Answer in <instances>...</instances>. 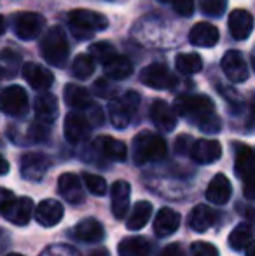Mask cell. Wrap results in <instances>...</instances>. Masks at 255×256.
<instances>
[{
    "label": "cell",
    "instance_id": "obj_1",
    "mask_svg": "<svg viewBox=\"0 0 255 256\" xmlns=\"http://www.w3.org/2000/svg\"><path fill=\"white\" fill-rule=\"evenodd\" d=\"M173 110L177 115L185 117L196 124L203 132H218L222 122L215 112V104L204 94H182L175 100Z\"/></svg>",
    "mask_w": 255,
    "mask_h": 256
},
{
    "label": "cell",
    "instance_id": "obj_2",
    "mask_svg": "<svg viewBox=\"0 0 255 256\" xmlns=\"http://www.w3.org/2000/svg\"><path fill=\"white\" fill-rule=\"evenodd\" d=\"M68 26L75 38L88 40L93 35L109 28V20L103 14L89 9H75L68 14Z\"/></svg>",
    "mask_w": 255,
    "mask_h": 256
},
{
    "label": "cell",
    "instance_id": "obj_3",
    "mask_svg": "<svg viewBox=\"0 0 255 256\" xmlns=\"http://www.w3.org/2000/svg\"><path fill=\"white\" fill-rule=\"evenodd\" d=\"M168 146L163 136L150 131H142L133 140V157L136 164L159 162L166 157Z\"/></svg>",
    "mask_w": 255,
    "mask_h": 256
},
{
    "label": "cell",
    "instance_id": "obj_4",
    "mask_svg": "<svg viewBox=\"0 0 255 256\" xmlns=\"http://www.w3.org/2000/svg\"><path fill=\"white\" fill-rule=\"evenodd\" d=\"M41 52L44 60L53 66H65L70 56V46H68L67 35L60 26H53L44 35L41 42Z\"/></svg>",
    "mask_w": 255,
    "mask_h": 256
},
{
    "label": "cell",
    "instance_id": "obj_5",
    "mask_svg": "<svg viewBox=\"0 0 255 256\" xmlns=\"http://www.w3.org/2000/svg\"><path fill=\"white\" fill-rule=\"evenodd\" d=\"M140 104V96L135 91L124 92L119 98H114L109 104V117L114 128L124 129L131 122V117Z\"/></svg>",
    "mask_w": 255,
    "mask_h": 256
},
{
    "label": "cell",
    "instance_id": "obj_6",
    "mask_svg": "<svg viewBox=\"0 0 255 256\" xmlns=\"http://www.w3.org/2000/svg\"><path fill=\"white\" fill-rule=\"evenodd\" d=\"M140 80L143 86L150 89H157V91H164V89H173L177 86V77L170 72V68L163 63H152L145 66L140 72Z\"/></svg>",
    "mask_w": 255,
    "mask_h": 256
},
{
    "label": "cell",
    "instance_id": "obj_7",
    "mask_svg": "<svg viewBox=\"0 0 255 256\" xmlns=\"http://www.w3.org/2000/svg\"><path fill=\"white\" fill-rule=\"evenodd\" d=\"M0 108L11 117H23L28 112V96L21 86H9L0 92Z\"/></svg>",
    "mask_w": 255,
    "mask_h": 256
},
{
    "label": "cell",
    "instance_id": "obj_8",
    "mask_svg": "<svg viewBox=\"0 0 255 256\" xmlns=\"http://www.w3.org/2000/svg\"><path fill=\"white\" fill-rule=\"evenodd\" d=\"M46 20L37 12H21L14 20V34L20 40H34L44 30Z\"/></svg>",
    "mask_w": 255,
    "mask_h": 256
},
{
    "label": "cell",
    "instance_id": "obj_9",
    "mask_svg": "<svg viewBox=\"0 0 255 256\" xmlns=\"http://www.w3.org/2000/svg\"><path fill=\"white\" fill-rule=\"evenodd\" d=\"M220 66L225 77L231 82H234V84H241V82L248 80V75H250L248 64H246L243 54L236 51V49H231V51L224 54Z\"/></svg>",
    "mask_w": 255,
    "mask_h": 256
},
{
    "label": "cell",
    "instance_id": "obj_10",
    "mask_svg": "<svg viewBox=\"0 0 255 256\" xmlns=\"http://www.w3.org/2000/svg\"><path fill=\"white\" fill-rule=\"evenodd\" d=\"M51 160H49L48 155L44 154H25L20 160V171L21 176L25 180H30V182H41L42 178L48 172Z\"/></svg>",
    "mask_w": 255,
    "mask_h": 256
},
{
    "label": "cell",
    "instance_id": "obj_11",
    "mask_svg": "<svg viewBox=\"0 0 255 256\" xmlns=\"http://www.w3.org/2000/svg\"><path fill=\"white\" fill-rule=\"evenodd\" d=\"M93 124L86 114L81 112H70L65 118V138L70 143H82L91 134Z\"/></svg>",
    "mask_w": 255,
    "mask_h": 256
},
{
    "label": "cell",
    "instance_id": "obj_12",
    "mask_svg": "<svg viewBox=\"0 0 255 256\" xmlns=\"http://www.w3.org/2000/svg\"><path fill=\"white\" fill-rule=\"evenodd\" d=\"M23 77L27 78V82L32 86V89L35 91H46L53 86L55 82V75L49 68L42 66L39 63H34V61H28V63L23 64Z\"/></svg>",
    "mask_w": 255,
    "mask_h": 256
},
{
    "label": "cell",
    "instance_id": "obj_13",
    "mask_svg": "<svg viewBox=\"0 0 255 256\" xmlns=\"http://www.w3.org/2000/svg\"><path fill=\"white\" fill-rule=\"evenodd\" d=\"M227 26L234 40H246L253 32V16L245 9H236L229 14Z\"/></svg>",
    "mask_w": 255,
    "mask_h": 256
},
{
    "label": "cell",
    "instance_id": "obj_14",
    "mask_svg": "<svg viewBox=\"0 0 255 256\" xmlns=\"http://www.w3.org/2000/svg\"><path fill=\"white\" fill-rule=\"evenodd\" d=\"M218 28L208 21H199L189 32V42L196 48H213L218 44Z\"/></svg>",
    "mask_w": 255,
    "mask_h": 256
},
{
    "label": "cell",
    "instance_id": "obj_15",
    "mask_svg": "<svg viewBox=\"0 0 255 256\" xmlns=\"http://www.w3.org/2000/svg\"><path fill=\"white\" fill-rule=\"evenodd\" d=\"M191 157L197 164H213L222 157V145L217 140H196L191 148Z\"/></svg>",
    "mask_w": 255,
    "mask_h": 256
},
{
    "label": "cell",
    "instance_id": "obj_16",
    "mask_svg": "<svg viewBox=\"0 0 255 256\" xmlns=\"http://www.w3.org/2000/svg\"><path fill=\"white\" fill-rule=\"evenodd\" d=\"M32 214H34V200L30 197H20V199H14L9 204V208L2 212V216L7 222L14 223L18 226H23L30 222Z\"/></svg>",
    "mask_w": 255,
    "mask_h": 256
},
{
    "label": "cell",
    "instance_id": "obj_17",
    "mask_svg": "<svg viewBox=\"0 0 255 256\" xmlns=\"http://www.w3.org/2000/svg\"><path fill=\"white\" fill-rule=\"evenodd\" d=\"M150 118H152L154 126L161 131H173L177 128V114L166 102L163 100H156L150 106Z\"/></svg>",
    "mask_w": 255,
    "mask_h": 256
},
{
    "label": "cell",
    "instance_id": "obj_18",
    "mask_svg": "<svg viewBox=\"0 0 255 256\" xmlns=\"http://www.w3.org/2000/svg\"><path fill=\"white\" fill-rule=\"evenodd\" d=\"M58 192L67 202L81 204L84 202V190H82L81 180L74 172H63L58 178Z\"/></svg>",
    "mask_w": 255,
    "mask_h": 256
},
{
    "label": "cell",
    "instance_id": "obj_19",
    "mask_svg": "<svg viewBox=\"0 0 255 256\" xmlns=\"http://www.w3.org/2000/svg\"><path fill=\"white\" fill-rule=\"evenodd\" d=\"M34 110L37 122L46 126L53 124L56 120V117H58V100L51 92H42V94H39L35 98Z\"/></svg>",
    "mask_w": 255,
    "mask_h": 256
},
{
    "label": "cell",
    "instance_id": "obj_20",
    "mask_svg": "<svg viewBox=\"0 0 255 256\" xmlns=\"http://www.w3.org/2000/svg\"><path fill=\"white\" fill-rule=\"evenodd\" d=\"M63 206L56 199H46L35 209V220L42 226H55L63 220Z\"/></svg>",
    "mask_w": 255,
    "mask_h": 256
},
{
    "label": "cell",
    "instance_id": "obj_21",
    "mask_svg": "<svg viewBox=\"0 0 255 256\" xmlns=\"http://www.w3.org/2000/svg\"><path fill=\"white\" fill-rule=\"evenodd\" d=\"M234 171L236 176L243 182L253 178L255 176V154L250 146L241 145L238 143L236 145V154H234Z\"/></svg>",
    "mask_w": 255,
    "mask_h": 256
},
{
    "label": "cell",
    "instance_id": "obj_22",
    "mask_svg": "<svg viewBox=\"0 0 255 256\" xmlns=\"http://www.w3.org/2000/svg\"><path fill=\"white\" fill-rule=\"evenodd\" d=\"M112 197V212L117 220H124L129 209V197H131V186L124 180H117L110 188Z\"/></svg>",
    "mask_w": 255,
    "mask_h": 256
},
{
    "label": "cell",
    "instance_id": "obj_23",
    "mask_svg": "<svg viewBox=\"0 0 255 256\" xmlns=\"http://www.w3.org/2000/svg\"><path fill=\"white\" fill-rule=\"evenodd\" d=\"M180 214L177 211H173L171 208H163L159 212L156 214L154 220V234L157 237H170L180 226Z\"/></svg>",
    "mask_w": 255,
    "mask_h": 256
},
{
    "label": "cell",
    "instance_id": "obj_24",
    "mask_svg": "<svg viewBox=\"0 0 255 256\" xmlns=\"http://www.w3.org/2000/svg\"><path fill=\"white\" fill-rule=\"evenodd\" d=\"M95 148L98 150L103 157L110 158L114 162H124L128 155V148L121 140H116L112 136H100L95 142Z\"/></svg>",
    "mask_w": 255,
    "mask_h": 256
},
{
    "label": "cell",
    "instance_id": "obj_25",
    "mask_svg": "<svg viewBox=\"0 0 255 256\" xmlns=\"http://www.w3.org/2000/svg\"><path fill=\"white\" fill-rule=\"evenodd\" d=\"M72 236L77 240H82V242H98L105 237V230H103V225L98 220L86 218L75 225Z\"/></svg>",
    "mask_w": 255,
    "mask_h": 256
},
{
    "label": "cell",
    "instance_id": "obj_26",
    "mask_svg": "<svg viewBox=\"0 0 255 256\" xmlns=\"http://www.w3.org/2000/svg\"><path fill=\"white\" fill-rule=\"evenodd\" d=\"M231 194H232V186H231V182L227 180V176L215 174L206 188V199L210 200L211 204L222 206L231 199Z\"/></svg>",
    "mask_w": 255,
    "mask_h": 256
},
{
    "label": "cell",
    "instance_id": "obj_27",
    "mask_svg": "<svg viewBox=\"0 0 255 256\" xmlns=\"http://www.w3.org/2000/svg\"><path fill=\"white\" fill-rule=\"evenodd\" d=\"M187 222L194 232H206L208 228H211L217 223V212L211 208H208V206L199 204L191 211Z\"/></svg>",
    "mask_w": 255,
    "mask_h": 256
},
{
    "label": "cell",
    "instance_id": "obj_28",
    "mask_svg": "<svg viewBox=\"0 0 255 256\" xmlns=\"http://www.w3.org/2000/svg\"><path fill=\"white\" fill-rule=\"evenodd\" d=\"M65 103L70 108H74L75 112H84L95 104L88 89L81 88L77 84L65 86Z\"/></svg>",
    "mask_w": 255,
    "mask_h": 256
},
{
    "label": "cell",
    "instance_id": "obj_29",
    "mask_svg": "<svg viewBox=\"0 0 255 256\" xmlns=\"http://www.w3.org/2000/svg\"><path fill=\"white\" fill-rule=\"evenodd\" d=\"M119 256H149L150 242L142 236L124 237L117 246Z\"/></svg>",
    "mask_w": 255,
    "mask_h": 256
},
{
    "label": "cell",
    "instance_id": "obj_30",
    "mask_svg": "<svg viewBox=\"0 0 255 256\" xmlns=\"http://www.w3.org/2000/svg\"><path fill=\"white\" fill-rule=\"evenodd\" d=\"M252 240H253V226L250 223L243 222L232 228V232L229 234L227 242L231 246V250L243 251L252 244Z\"/></svg>",
    "mask_w": 255,
    "mask_h": 256
},
{
    "label": "cell",
    "instance_id": "obj_31",
    "mask_svg": "<svg viewBox=\"0 0 255 256\" xmlns=\"http://www.w3.org/2000/svg\"><path fill=\"white\" fill-rule=\"evenodd\" d=\"M103 72H105V77H109L110 80H124L133 74V63L126 56H117L103 66Z\"/></svg>",
    "mask_w": 255,
    "mask_h": 256
},
{
    "label": "cell",
    "instance_id": "obj_32",
    "mask_svg": "<svg viewBox=\"0 0 255 256\" xmlns=\"http://www.w3.org/2000/svg\"><path fill=\"white\" fill-rule=\"evenodd\" d=\"M150 216H152V204L147 202V200H140L135 204L133 211L128 216V228L129 230H140L149 223Z\"/></svg>",
    "mask_w": 255,
    "mask_h": 256
},
{
    "label": "cell",
    "instance_id": "obj_33",
    "mask_svg": "<svg viewBox=\"0 0 255 256\" xmlns=\"http://www.w3.org/2000/svg\"><path fill=\"white\" fill-rule=\"evenodd\" d=\"M175 64H177V70L184 75H194L203 70V60H201V56L196 52L178 54V56L175 58Z\"/></svg>",
    "mask_w": 255,
    "mask_h": 256
},
{
    "label": "cell",
    "instance_id": "obj_34",
    "mask_svg": "<svg viewBox=\"0 0 255 256\" xmlns=\"http://www.w3.org/2000/svg\"><path fill=\"white\" fill-rule=\"evenodd\" d=\"M88 54L91 56V60L95 61V63H100V64H103V66L109 64L114 58L119 56L116 48H114L112 44H109V42H96V44H91L88 49Z\"/></svg>",
    "mask_w": 255,
    "mask_h": 256
},
{
    "label": "cell",
    "instance_id": "obj_35",
    "mask_svg": "<svg viewBox=\"0 0 255 256\" xmlns=\"http://www.w3.org/2000/svg\"><path fill=\"white\" fill-rule=\"evenodd\" d=\"M70 72L75 78L79 80H86L95 74V61L91 60L89 54H79L74 61H72Z\"/></svg>",
    "mask_w": 255,
    "mask_h": 256
},
{
    "label": "cell",
    "instance_id": "obj_36",
    "mask_svg": "<svg viewBox=\"0 0 255 256\" xmlns=\"http://www.w3.org/2000/svg\"><path fill=\"white\" fill-rule=\"evenodd\" d=\"M21 64V56L16 51H11V49H4L0 52V70H2V75L6 77H14L20 70Z\"/></svg>",
    "mask_w": 255,
    "mask_h": 256
},
{
    "label": "cell",
    "instance_id": "obj_37",
    "mask_svg": "<svg viewBox=\"0 0 255 256\" xmlns=\"http://www.w3.org/2000/svg\"><path fill=\"white\" fill-rule=\"evenodd\" d=\"M82 180H84V185L93 196H105L107 194V182L105 178L98 174H91V172H84L82 174Z\"/></svg>",
    "mask_w": 255,
    "mask_h": 256
},
{
    "label": "cell",
    "instance_id": "obj_38",
    "mask_svg": "<svg viewBox=\"0 0 255 256\" xmlns=\"http://www.w3.org/2000/svg\"><path fill=\"white\" fill-rule=\"evenodd\" d=\"M199 7L208 18H220L227 9V0H199Z\"/></svg>",
    "mask_w": 255,
    "mask_h": 256
},
{
    "label": "cell",
    "instance_id": "obj_39",
    "mask_svg": "<svg viewBox=\"0 0 255 256\" xmlns=\"http://www.w3.org/2000/svg\"><path fill=\"white\" fill-rule=\"evenodd\" d=\"M191 254L192 256H218V250L210 242H203L197 240L191 246Z\"/></svg>",
    "mask_w": 255,
    "mask_h": 256
},
{
    "label": "cell",
    "instance_id": "obj_40",
    "mask_svg": "<svg viewBox=\"0 0 255 256\" xmlns=\"http://www.w3.org/2000/svg\"><path fill=\"white\" fill-rule=\"evenodd\" d=\"M175 12L184 18H191L194 14V0H171Z\"/></svg>",
    "mask_w": 255,
    "mask_h": 256
},
{
    "label": "cell",
    "instance_id": "obj_41",
    "mask_svg": "<svg viewBox=\"0 0 255 256\" xmlns=\"http://www.w3.org/2000/svg\"><path fill=\"white\" fill-rule=\"evenodd\" d=\"M218 91L220 94L227 100V103H231L232 106H241V98L238 96V92L231 88H224V86H218Z\"/></svg>",
    "mask_w": 255,
    "mask_h": 256
},
{
    "label": "cell",
    "instance_id": "obj_42",
    "mask_svg": "<svg viewBox=\"0 0 255 256\" xmlns=\"http://www.w3.org/2000/svg\"><path fill=\"white\" fill-rule=\"evenodd\" d=\"M192 145H194V140L191 138V136L182 134L180 138L177 140V145H175V148H177V152H180V154H187V152L191 154Z\"/></svg>",
    "mask_w": 255,
    "mask_h": 256
},
{
    "label": "cell",
    "instance_id": "obj_43",
    "mask_svg": "<svg viewBox=\"0 0 255 256\" xmlns=\"http://www.w3.org/2000/svg\"><path fill=\"white\" fill-rule=\"evenodd\" d=\"M14 199H16V196H14L11 190L2 188V186H0V214L9 208V204L13 202Z\"/></svg>",
    "mask_w": 255,
    "mask_h": 256
},
{
    "label": "cell",
    "instance_id": "obj_44",
    "mask_svg": "<svg viewBox=\"0 0 255 256\" xmlns=\"http://www.w3.org/2000/svg\"><path fill=\"white\" fill-rule=\"evenodd\" d=\"M159 256H185V251L180 244H170V246L164 248Z\"/></svg>",
    "mask_w": 255,
    "mask_h": 256
},
{
    "label": "cell",
    "instance_id": "obj_45",
    "mask_svg": "<svg viewBox=\"0 0 255 256\" xmlns=\"http://www.w3.org/2000/svg\"><path fill=\"white\" fill-rule=\"evenodd\" d=\"M243 194H245L246 199L255 200V176L245 182V186H243Z\"/></svg>",
    "mask_w": 255,
    "mask_h": 256
},
{
    "label": "cell",
    "instance_id": "obj_46",
    "mask_svg": "<svg viewBox=\"0 0 255 256\" xmlns=\"http://www.w3.org/2000/svg\"><path fill=\"white\" fill-rule=\"evenodd\" d=\"M241 209V208H239ZM241 214H245L246 218V223H250V225H255V209L253 208H243L241 209Z\"/></svg>",
    "mask_w": 255,
    "mask_h": 256
},
{
    "label": "cell",
    "instance_id": "obj_47",
    "mask_svg": "<svg viewBox=\"0 0 255 256\" xmlns=\"http://www.w3.org/2000/svg\"><path fill=\"white\" fill-rule=\"evenodd\" d=\"M7 172H9V162L0 155V176L7 174Z\"/></svg>",
    "mask_w": 255,
    "mask_h": 256
},
{
    "label": "cell",
    "instance_id": "obj_48",
    "mask_svg": "<svg viewBox=\"0 0 255 256\" xmlns=\"http://www.w3.org/2000/svg\"><path fill=\"white\" fill-rule=\"evenodd\" d=\"M91 256H110V254H109V251H107L105 248H98V250L93 251Z\"/></svg>",
    "mask_w": 255,
    "mask_h": 256
},
{
    "label": "cell",
    "instance_id": "obj_49",
    "mask_svg": "<svg viewBox=\"0 0 255 256\" xmlns=\"http://www.w3.org/2000/svg\"><path fill=\"white\" fill-rule=\"evenodd\" d=\"M246 256H255V240H252V244L246 248Z\"/></svg>",
    "mask_w": 255,
    "mask_h": 256
},
{
    "label": "cell",
    "instance_id": "obj_50",
    "mask_svg": "<svg viewBox=\"0 0 255 256\" xmlns=\"http://www.w3.org/2000/svg\"><path fill=\"white\" fill-rule=\"evenodd\" d=\"M6 32V20H4V16H0V35Z\"/></svg>",
    "mask_w": 255,
    "mask_h": 256
},
{
    "label": "cell",
    "instance_id": "obj_51",
    "mask_svg": "<svg viewBox=\"0 0 255 256\" xmlns=\"http://www.w3.org/2000/svg\"><path fill=\"white\" fill-rule=\"evenodd\" d=\"M252 64H253V68H255V51H253V54H252Z\"/></svg>",
    "mask_w": 255,
    "mask_h": 256
},
{
    "label": "cell",
    "instance_id": "obj_52",
    "mask_svg": "<svg viewBox=\"0 0 255 256\" xmlns=\"http://www.w3.org/2000/svg\"><path fill=\"white\" fill-rule=\"evenodd\" d=\"M7 256H25V254H20V253H11V254H7Z\"/></svg>",
    "mask_w": 255,
    "mask_h": 256
},
{
    "label": "cell",
    "instance_id": "obj_53",
    "mask_svg": "<svg viewBox=\"0 0 255 256\" xmlns=\"http://www.w3.org/2000/svg\"><path fill=\"white\" fill-rule=\"evenodd\" d=\"M157 2H161V4H166V2H171V0H157Z\"/></svg>",
    "mask_w": 255,
    "mask_h": 256
},
{
    "label": "cell",
    "instance_id": "obj_54",
    "mask_svg": "<svg viewBox=\"0 0 255 256\" xmlns=\"http://www.w3.org/2000/svg\"><path fill=\"white\" fill-rule=\"evenodd\" d=\"M109 2H117V0H109Z\"/></svg>",
    "mask_w": 255,
    "mask_h": 256
},
{
    "label": "cell",
    "instance_id": "obj_55",
    "mask_svg": "<svg viewBox=\"0 0 255 256\" xmlns=\"http://www.w3.org/2000/svg\"><path fill=\"white\" fill-rule=\"evenodd\" d=\"M0 78H2V70H0Z\"/></svg>",
    "mask_w": 255,
    "mask_h": 256
}]
</instances>
